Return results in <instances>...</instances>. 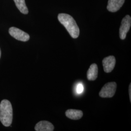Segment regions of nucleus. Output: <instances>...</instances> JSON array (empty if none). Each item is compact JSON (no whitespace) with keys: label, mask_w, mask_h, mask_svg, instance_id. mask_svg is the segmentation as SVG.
I'll return each mask as SVG.
<instances>
[{"label":"nucleus","mask_w":131,"mask_h":131,"mask_svg":"<svg viewBox=\"0 0 131 131\" xmlns=\"http://www.w3.org/2000/svg\"><path fill=\"white\" fill-rule=\"evenodd\" d=\"M59 21L65 27L73 38H77L80 35V30L74 19L70 15L65 13L59 14L58 16Z\"/></svg>","instance_id":"nucleus-1"},{"label":"nucleus","mask_w":131,"mask_h":131,"mask_svg":"<svg viewBox=\"0 0 131 131\" xmlns=\"http://www.w3.org/2000/svg\"><path fill=\"white\" fill-rule=\"evenodd\" d=\"M13 119V109L9 101L3 100L0 103V121L5 126L11 125Z\"/></svg>","instance_id":"nucleus-2"},{"label":"nucleus","mask_w":131,"mask_h":131,"mask_svg":"<svg viewBox=\"0 0 131 131\" xmlns=\"http://www.w3.org/2000/svg\"><path fill=\"white\" fill-rule=\"evenodd\" d=\"M117 84L116 82H109L105 84L100 92L99 96L102 98H112L116 93Z\"/></svg>","instance_id":"nucleus-3"},{"label":"nucleus","mask_w":131,"mask_h":131,"mask_svg":"<svg viewBox=\"0 0 131 131\" xmlns=\"http://www.w3.org/2000/svg\"><path fill=\"white\" fill-rule=\"evenodd\" d=\"M10 35L17 40L21 41H27L30 39V36L27 33L24 32L19 28L12 27L9 29Z\"/></svg>","instance_id":"nucleus-4"},{"label":"nucleus","mask_w":131,"mask_h":131,"mask_svg":"<svg viewBox=\"0 0 131 131\" xmlns=\"http://www.w3.org/2000/svg\"><path fill=\"white\" fill-rule=\"evenodd\" d=\"M131 25V17L129 15H126L122 19L121 26L119 28V37L122 40L125 39L127 33L129 31Z\"/></svg>","instance_id":"nucleus-5"},{"label":"nucleus","mask_w":131,"mask_h":131,"mask_svg":"<svg viewBox=\"0 0 131 131\" xmlns=\"http://www.w3.org/2000/svg\"><path fill=\"white\" fill-rule=\"evenodd\" d=\"M102 62L104 72L109 73L114 70L116 65V60L114 56H110L104 58Z\"/></svg>","instance_id":"nucleus-6"},{"label":"nucleus","mask_w":131,"mask_h":131,"mask_svg":"<svg viewBox=\"0 0 131 131\" xmlns=\"http://www.w3.org/2000/svg\"><path fill=\"white\" fill-rule=\"evenodd\" d=\"M125 0H108L107 9L111 12H116L124 4Z\"/></svg>","instance_id":"nucleus-7"},{"label":"nucleus","mask_w":131,"mask_h":131,"mask_svg":"<svg viewBox=\"0 0 131 131\" xmlns=\"http://www.w3.org/2000/svg\"><path fill=\"white\" fill-rule=\"evenodd\" d=\"M54 127L52 123L48 121H40L36 125L35 129L37 131H53Z\"/></svg>","instance_id":"nucleus-8"},{"label":"nucleus","mask_w":131,"mask_h":131,"mask_svg":"<svg viewBox=\"0 0 131 131\" xmlns=\"http://www.w3.org/2000/svg\"><path fill=\"white\" fill-rule=\"evenodd\" d=\"M65 114L67 117L72 120H78L83 116L81 110L76 109H68L66 111Z\"/></svg>","instance_id":"nucleus-9"},{"label":"nucleus","mask_w":131,"mask_h":131,"mask_svg":"<svg viewBox=\"0 0 131 131\" xmlns=\"http://www.w3.org/2000/svg\"><path fill=\"white\" fill-rule=\"evenodd\" d=\"M98 68L97 65L93 63L90 66L87 72V78L89 81H94L97 78Z\"/></svg>","instance_id":"nucleus-10"},{"label":"nucleus","mask_w":131,"mask_h":131,"mask_svg":"<svg viewBox=\"0 0 131 131\" xmlns=\"http://www.w3.org/2000/svg\"><path fill=\"white\" fill-rule=\"evenodd\" d=\"M15 5L19 11L24 14L28 13V9L26 5L25 0H14Z\"/></svg>","instance_id":"nucleus-11"},{"label":"nucleus","mask_w":131,"mask_h":131,"mask_svg":"<svg viewBox=\"0 0 131 131\" xmlns=\"http://www.w3.org/2000/svg\"><path fill=\"white\" fill-rule=\"evenodd\" d=\"M83 90H84L83 85L81 84H78V85L77 86V88H76L77 92L79 94L82 93L83 92Z\"/></svg>","instance_id":"nucleus-12"},{"label":"nucleus","mask_w":131,"mask_h":131,"mask_svg":"<svg viewBox=\"0 0 131 131\" xmlns=\"http://www.w3.org/2000/svg\"><path fill=\"white\" fill-rule=\"evenodd\" d=\"M129 97H130V100L131 102V84L129 85Z\"/></svg>","instance_id":"nucleus-13"},{"label":"nucleus","mask_w":131,"mask_h":131,"mask_svg":"<svg viewBox=\"0 0 131 131\" xmlns=\"http://www.w3.org/2000/svg\"><path fill=\"white\" fill-rule=\"evenodd\" d=\"M1 49H0V58H1Z\"/></svg>","instance_id":"nucleus-14"}]
</instances>
